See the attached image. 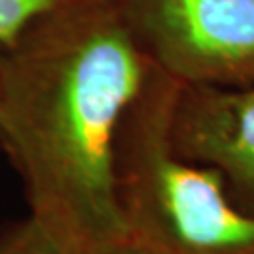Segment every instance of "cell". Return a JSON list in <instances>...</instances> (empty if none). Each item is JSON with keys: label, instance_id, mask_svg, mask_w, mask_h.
<instances>
[{"label": "cell", "instance_id": "3957f363", "mask_svg": "<svg viewBox=\"0 0 254 254\" xmlns=\"http://www.w3.org/2000/svg\"><path fill=\"white\" fill-rule=\"evenodd\" d=\"M139 46L177 81L254 85V0H119Z\"/></svg>", "mask_w": 254, "mask_h": 254}, {"label": "cell", "instance_id": "7a4b0ae2", "mask_svg": "<svg viewBox=\"0 0 254 254\" xmlns=\"http://www.w3.org/2000/svg\"><path fill=\"white\" fill-rule=\"evenodd\" d=\"M175 89L154 64L119 127L115 187L128 239L158 254H254V213L237 207L217 168L173 151Z\"/></svg>", "mask_w": 254, "mask_h": 254}, {"label": "cell", "instance_id": "5b68a950", "mask_svg": "<svg viewBox=\"0 0 254 254\" xmlns=\"http://www.w3.org/2000/svg\"><path fill=\"white\" fill-rule=\"evenodd\" d=\"M85 0H0V49L13 46L36 21Z\"/></svg>", "mask_w": 254, "mask_h": 254}, {"label": "cell", "instance_id": "6da1fadb", "mask_svg": "<svg viewBox=\"0 0 254 254\" xmlns=\"http://www.w3.org/2000/svg\"><path fill=\"white\" fill-rule=\"evenodd\" d=\"M153 68L119 0L59 9L0 49V145L30 217L68 253L128 239L115 141Z\"/></svg>", "mask_w": 254, "mask_h": 254}, {"label": "cell", "instance_id": "8992f818", "mask_svg": "<svg viewBox=\"0 0 254 254\" xmlns=\"http://www.w3.org/2000/svg\"><path fill=\"white\" fill-rule=\"evenodd\" d=\"M0 254H72L28 215L0 234Z\"/></svg>", "mask_w": 254, "mask_h": 254}, {"label": "cell", "instance_id": "52a82bcc", "mask_svg": "<svg viewBox=\"0 0 254 254\" xmlns=\"http://www.w3.org/2000/svg\"><path fill=\"white\" fill-rule=\"evenodd\" d=\"M94 254H158L151 251V249H145V247L137 245L130 239H125L121 243H115V245L104 247L100 251H96Z\"/></svg>", "mask_w": 254, "mask_h": 254}, {"label": "cell", "instance_id": "277c9868", "mask_svg": "<svg viewBox=\"0 0 254 254\" xmlns=\"http://www.w3.org/2000/svg\"><path fill=\"white\" fill-rule=\"evenodd\" d=\"M170 139L181 158L217 168L237 207L254 213V85L177 81Z\"/></svg>", "mask_w": 254, "mask_h": 254}]
</instances>
